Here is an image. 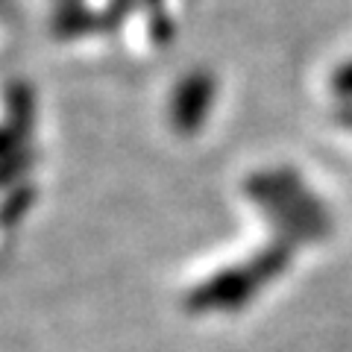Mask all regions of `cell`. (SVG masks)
<instances>
[{
    "label": "cell",
    "instance_id": "6da1fadb",
    "mask_svg": "<svg viewBox=\"0 0 352 352\" xmlns=\"http://www.w3.org/2000/svg\"><path fill=\"white\" fill-rule=\"evenodd\" d=\"M285 264H288V250L276 247L267 250L258 261L247 264V267H229L191 294V308H206V311L241 308V302H247L270 276H276Z\"/></svg>",
    "mask_w": 352,
    "mask_h": 352
},
{
    "label": "cell",
    "instance_id": "7a4b0ae2",
    "mask_svg": "<svg viewBox=\"0 0 352 352\" xmlns=\"http://www.w3.org/2000/svg\"><path fill=\"white\" fill-rule=\"evenodd\" d=\"M208 100H212V85H208L206 76H188L173 97V120L179 124V129H197V124L203 120V112L208 109Z\"/></svg>",
    "mask_w": 352,
    "mask_h": 352
},
{
    "label": "cell",
    "instance_id": "3957f363",
    "mask_svg": "<svg viewBox=\"0 0 352 352\" xmlns=\"http://www.w3.org/2000/svg\"><path fill=\"white\" fill-rule=\"evenodd\" d=\"M340 120H344V124L352 129V109H349V112H344V118H340Z\"/></svg>",
    "mask_w": 352,
    "mask_h": 352
}]
</instances>
